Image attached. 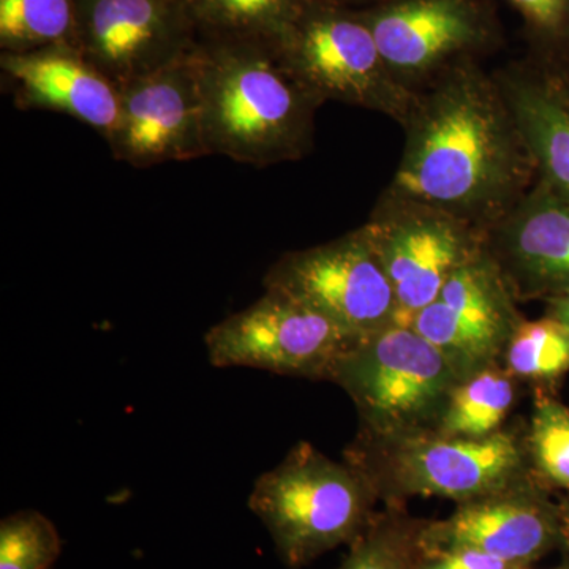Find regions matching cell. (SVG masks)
<instances>
[{
	"label": "cell",
	"mask_w": 569,
	"mask_h": 569,
	"mask_svg": "<svg viewBox=\"0 0 569 569\" xmlns=\"http://www.w3.org/2000/svg\"><path fill=\"white\" fill-rule=\"evenodd\" d=\"M415 96L406 152L388 198L492 227L527 194L538 173L497 77L473 61L448 67Z\"/></svg>",
	"instance_id": "obj_1"
},
{
	"label": "cell",
	"mask_w": 569,
	"mask_h": 569,
	"mask_svg": "<svg viewBox=\"0 0 569 569\" xmlns=\"http://www.w3.org/2000/svg\"><path fill=\"white\" fill-rule=\"evenodd\" d=\"M535 456L546 475L569 488V413L548 403L538 410L533 421Z\"/></svg>",
	"instance_id": "obj_25"
},
{
	"label": "cell",
	"mask_w": 569,
	"mask_h": 569,
	"mask_svg": "<svg viewBox=\"0 0 569 569\" xmlns=\"http://www.w3.org/2000/svg\"><path fill=\"white\" fill-rule=\"evenodd\" d=\"M335 2L342 3V6H348V3H369V2L378 3V2H383V0H335Z\"/></svg>",
	"instance_id": "obj_28"
},
{
	"label": "cell",
	"mask_w": 569,
	"mask_h": 569,
	"mask_svg": "<svg viewBox=\"0 0 569 569\" xmlns=\"http://www.w3.org/2000/svg\"><path fill=\"white\" fill-rule=\"evenodd\" d=\"M0 67L21 110L62 112L88 123L104 140L121 112V89L84 61L71 47L2 52Z\"/></svg>",
	"instance_id": "obj_14"
},
{
	"label": "cell",
	"mask_w": 569,
	"mask_h": 569,
	"mask_svg": "<svg viewBox=\"0 0 569 569\" xmlns=\"http://www.w3.org/2000/svg\"><path fill=\"white\" fill-rule=\"evenodd\" d=\"M73 50L119 89L186 58L200 36L187 0H74Z\"/></svg>",
	"instance_id": "obj_9"
},
{
	"label": "cell",
	"mask_w": 569,
	"mask_h": 569,
	"mask_svg": "<svg viewBox=\"0 0 569 569\" xmlns=\"http://www.w3.org/2000/svg\"><path fill=\"white\" fill-rule=\"evenodd\" d=\"M356 340L335 321L276 290H266L252 306L204 335L213 367H249L326 380Z\"/></svg>",
	"instance_id": "obj_6"
},
{
	"label": "cell",
	"mask_w": 569,
	"mask_h": 569,
	"mask_svg": "<svg viewBox=\"0 0 569 569\" xmlns=\"http://www.w3.org/2000/svg\"><path fill=\"white\" fill-rule=\"evenodd\" d=\"M373 500L376 488L362 471L301 441L257 479L249 508L271 535L280 560L298 569L353 545L376 518Z\"/></svg>",
	"instance_id": "obj_3"
},
{
	"label": "cell",
	"mask_w": 569,
	"mask_h": 569,
	"mask_svg": "<svg viewBox=\"0 0 569 569\" xmlns=\"http://www.w3.org/2000/svg\"><path fill=\"white\" fill-rule=\"evenodd\" d=\"M508 366L516 376H559L569 367V332L559 320H539L516 328L509 339Z\"/></svg>",
	"instance_id": "obj_23"
},
{
	"label": "cell",
	"mask_w": 569,
	"mask_h": 569,
	"mask_svg": "<svg viewBox=\"0 0 569 569\" xmlns=\"http://www.w3.org/2000/svg\"><path fill=\"white\" fill-rule=\"evenodd\" d=\"M425 527L402 516H378L337 569H419L427 557Z\"/></svg>",
	"instance_id": "obj_21"
},
{
	"label": "cell",
	"mask_w": 569,
	"mask_h": 569,
	"mask_svg": "<svg viewBox=\"0 0 569 569\" xmlns=\"http://www.w3.org/2000/svg\"><path fill=\"white\" fill-rule=\"evenodd\" d=\"M556 537V519L549 509L515 489L467 501L447 520L425 527L427 556L470 548L526 569L552 548Z\"/></svg>",
	"instance_id": "obj_15"
},
{
	"label": "cell",
	"mask_w": 569,
	"mask_h": 569,
	"mask_svg": "<svg viewBox=\"0 0 569 569\" xmlns=\"http://www.w3.org/2000/svg\"><path fill=\"white\" fill-rule=\"evenodd\" d=\"M497 80L541 181L569 200V92L556 67L530 61L512 66Z\"/></svg>",
	"instance_id": "obj_16"
},
{
	"label": "cell",
	"mask_w": 569,
	"mask_h": 569,
	"mask_svg": "<svg viewBox=\"0 0 569 569\" xmlns=\"http://www.w3.org/2000/svg\"><path fill=\"white\" fill-rule=\"evenodd\" d=\"M61 550L54 523L36 509H21L0 522V569H51Z\"/></svg>",
	"instance_id": "obj_22"
},
{
	"label": "cell",
	"mask_w": 569,
	"mask_h": 569,
	"mask_svg": "<svg viewBox=\"0 0 569 569\" xmlns=\"http://www.w3.org/2000/svg\"><path fill=\"white\" fill-rule=\"evenodd\" d=\"M500 254L530 282L569 280V200L541 181L493 223Z\"/></svg>",
	"instance_id": "obj_17"
},
{
	"label": "cell",
	"mask_w": 569,
	"mask_h": 569,
	"mask_svg": "<svg viewBox=\"0 0 569 569\" xmlns=\"http://www.w3.org/2000/svg\"><path fill=\"white\" fill-rule=\"evenodd\" d=\"M458 378L433 343L413 328L391 323L356 340L329 380L346 388L372 432L387 436L443 411Z\"/></svg>",
	"instance_id": "obj_5"
},
{
	"label": "cell",
	"mask_w": 569,
	"mask_h": 569,
	"mask_svg": "<svg viewBox=\"0 0 569 569\" xmlns=\"http://www.w3.org/2000/svg\"><path fill=\"white\" fill-rule=\"evenodd\" d=\"M559 313H560V318H559L560 323L563 325L565 328H567L568 332H569V288H568L567 296H565V298L561 299Z\"/></svg>",
	"instance_id": "obj_27"
},
{
	"label": "cell",
	"mask_w": 569,
	"mask_h": 569,
	"mask_svg": "<svg viewBox=\"0 0 569 569\" xmlns=\"http://www.w3.org/2000/svg\"><path fill=\"white\" fill-rule=\"evenodd\" d=\"M522 18L533 61L549 67L569 62V0H508Z\"/></svg>",
	"instance_id": "obj_24"
},
{
	"label": "cell",
	"mask_w": 569,
	"mask_h": 569,
	"mask_svg": "<svg viewBox=\"0 0 569 569\" xmlns=\"http://www.w3.org/2000/svg\"><path fill=\"white\" fill-rule=\"evenodd\" d=\"M419 569H526L482 550L451 548L430 552Z\"/></svg>",
	"instance_id": "obj_26"
},
{
	"label": "cell",
	"mask_w": 569,
	"mask_h": 569,
	"mask_svg": "<svg viewBox=\"0 0 569 569\" xmlns=\"http://www.w3.org/2000/svg\"><path fill=\"white\" fill-rule=\"evenodd\" d=\"M264 288L317 310L356 339L395 321V288L362 228L283 254L266 274Z\"/></svg>",
	"instance_id": "obj_7"
},
{
	"label": "cell",
	"mask_w": 569,
	"mask_h": 569,
	"mask_svg": "<svg viewBox=\"0 0 569 569\" xmlns=\"http://www.w3.org/2000/svg\"><path fill=\"white\" fill-rule=\"evenodd\" d=\"M561 531H563L565 537H567L569 541V512L563 518V526H561Z\"/></svg>",
	"instance_id": "obj_29"
},
{
	"label": "cell",
	"mask_w": 569,
	"mask_h": 569,
	"mask_svg": "<svg viewBox=\"0 0 569 569\" xmlns=\"http://www.w3.org/2000/svg\"><path fill=\"white\" fill-rule=\"evenodd\" d=\"M515 402V387L503 373L482 370L456 385L441 411L440 436L482 438L497 432Z\"/></svg>",
	"instance_id": "obj_19"
},
{
	"label": "cell",
	"mask_w": 569,
	"mask_h": 569,
	"mask_svg": "<svg viewBox=\"0 0 569 569\" xmlns=\"http://www.w3.org/2000/svg\"><path fill=\"white\" fill-rule=\"evenodd\" d=\"M313 0H187L198 36L279 44Z\"/></svg>",
	"instance_id": "obj_18"
},
{
	"label": "cell",
	"mask_w": 569,
	"mask_h": 569,
	"mask_svg": "<svg viewBox=\"0 0 569 569\" xmlns=\"http://www.w3.org/2000/svg\"><path fill=\"white\" fill-rule=\"evenodd\" d=\"M408 328L447 356L459 376L477 373L475 367L488 362L516 331L500 269L477 254L449 277L436 301L419 310Z\"/></svg>",
	"instance_id": "obj_12"
},
{
	"label": "cell",
	"mask_w": 569,
	"mask_h": 569,
	"mask_svg": "<svg viewBox=\"0 0 569 569\" xmlns=\"http://www.w3.org/2000/svg\"><path fill=\"white\" fill-rule=\"evenodd\" d=\"M208 156L263 168L312 151L320 99L274 43L206 39L192 51Z\"/></svg>",
	"instance_id": "obj_2"
},
{
	"label": "cell",
	"mask_w": 569,
	"mask_h": 569,
	"mask_svg": "<svg viewBox=\"0 0 569 569\" xmlns=\"http://www.w3.org/2000/svg\"><path fill=\"white\" fill-rule=\"evenodd\" d=\"M107 142L116 160L134 168L208 156L192 52L123 86L118 126Z\"/></svg>",
	"instance_id": "obj_11"
},
{
	"label": "cell",
	"mask_w": 569,
	"mask_h": 569,
	"mask_svg": "<svg viewBox=\"0 0 569 569\" xmlns=\"http://www.w3.org/2000/svg\"><path fill=\"white\" fill-rule=\"evenodd\" d=\"M362 230L395 288L392 323L399 326L410 325L436 301L449 277L481 253L473 224L396 198H388Z\"/></svg>",
	"instance_id": "obj_8"
},
{
	"label": "cell",
	"mask_w": 569,
	"mask_h": 569,
	"mask_svg": "<svg viewBox=\"0 0 569 569\" xmlns=\"http://www.w3.org/2000/svg\"><path fill=\"white\" fill-rule=\"evenodd\" d=\"M74 24V0H0L2 52L73 47Z\"/></svg>",
	"instance_id": "obj_20"
},
{
	"label": "cell",
	"mask_w": 569,
	"mask_h": 569,
	"mask_svg": "<svg viewBox=\"0 0 569 569\" xmlns=\"http://www.w3.org/2000/svg\"><path fill=\"white\" fill-rule=\"evenodd\" d=\"M277 48L321 102L355 104L406 121L417 92L389 69L361 11L313 0Z\"/></svg>",
	"instance_id": "obj_4"
},
{
	"label": "cell",
	"mask_w": 569,
	"mask_h": 569,
	"mask_svg": "<svg viewBox=\"0 0 569 569\" xmlns=\"http://www.w3.org/2000/svg\"><path fill=\"white\" fill-rule=\"evenodd\" d=\"M520 462L516 438L496 432L482 438L408 437L392 451L389 468L400 493L467 503L511 489Z\"/></svg>",
	"instance_id": "obj_13"
},
{
	"label": "cell",
	"mask_w": 569,
	"mask_h": 569,
	"mask_svg": "<svg viewBox=\"0 0 569 569\" xmlns=\"http://www.w3.org/2000/svg\"><path fill=\"white\" fill-rule=\"evenodd\" d=\"M359 11L385 62L407 86L473 61L500 40L488 0H383Z\"/></svg>",
	"instance_id": "obj_10"
}]
</instances>
